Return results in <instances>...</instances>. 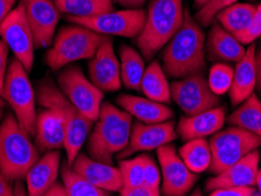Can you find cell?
<instances>
[{"mask_svg": "<svg viewBox=\"0 0 261 196\" xmlns=\"http://www.w3.org/2000/svg\"><path fill=\"white\" fill-rule=\"evenodd\" d=\"M15 2L17 0H0V25L11 13V11L14 9Z\"/></svg>", "mask_w": 261, "mask_h": 196, "instance_id": "60d3db41", "label": "cell"}, {"mask_svg": "<svg viewBox=\"0 0 261 196\" xmlns=\"http://www.w3.org/2000/svg\"><path fill=\"white\" fill-rule=\"evenodd\" d=\"M36 97L44 108L55 110L63 119L66 128L64 144L66 152V164L71 167L76 156L80 154L93 121L80 113L61 93L59 87L49 80H45L39 85Z\"/></svg>", "mask_w": 261, "mask_h": 196, "instance_id": "277c9868", "label": "cell"}, {"mask_svg": "<svg viewBox=\"0 0 261 196\" xmlns=\"http://www.w3.org/2000/svg\"><path fill=\"white\" fill-rule=\"evenodd\" d=\"M2 118H3V108H0V121H2Z\"/></svg>", "mask_w": 261, "mask_h": 196, "instance_id": "f907efd6", "label": "cell"}, {"mask_svg": "<svg viewBox=\"0 0 261 196\" xmlns=\"http://www.w3.org/2000/svg\"><path fill=\"white\" fill-rule=\"evenodd\" d=\"M0 37L25 70L32 71L36 44L21 4H18L0 25Z\"/></svg>", "mask_w": 261, "mask_h": 196, "instance_id": "7c38bea8", "label": "cell"}, {"mask_svg": "<svg viewBox=\"0 0 261 196\" xmlns=\"http://www.w3.org/2000/svg\"><path fill=\"white\" fill-rule=\"evenodd\" d=\"M0 196H14V187L11 181L0 172Z\"/></svg>", "mask_w": 261, "mask_h": 196, "instance_id": "ab89813d", "label": "cell"}, {"mask_svg": "<svg viewBox=\"0 0 261 196\" xmlns=\"http://www.w3.org/2000/svg\"><path fill=\"white\" fill-rule=\"evenodd\" d=\"M234 70L227 64L218 63L213 65L208 74V86L214 94L222 95L228 93L233 81Z\"/></svg>", "mask_w": 261, "mask_h": 196, "instance_id": "d6a6232c", "label": "cell"}, {"mask_svg": "<svg viewBox=\"0 0 261 196\" xmlns=\"http://www.w3.org/2000/svg\"><path fill=\"white\" fill-rule=\"evenodd\" d=\"M261 38V4L256 7L248 27L237 37L243 45H252L256 39Z\"/></svg>", "mask_w": 261, "mask_h": 196, "instance_id": "e575fe53", "label": "cell"}, {"mask_svg": "<svg viewBox=\"0 0 261 196\" xmlns=\"http://www.w3.org/2000/svg\"><path fill=\"white\" fill-rule=\"evenodd\" d=\"M161 183V173L154 160L144 154V186L159 189Z\"/></svg>", "mask_w": 261, "mask_h": 196, "instance_id": "d590c367", "label": "cell"}, {"mask_svg": "<svg viewBox=\"0 0 261 196\" xmlns=\"http://www.w3.org/2000/svg\"><path fill=\"white\" fill-rule=\"evenodd\" d=\"M254 187H227L211 191L210 196H253Z\"/></svg>", "mask_w": 261, "mask_h": 196, "instance_id": "8d00e7d4", "label": "cell"}, {"mask_svg": "<svg viewBox=\"0 0 261 196\" xmlns=\"http://www.w3.org/2000/svg\"><path fill=\"white\" fill-rule=\"evenodd\" d=\"M255 70H256V87L261 92V48L255 52Z\"/></svg>", "mask_w": 261, "mask_h": 196, "instance_id": "ee69618b", "label": "cell"}, {"mask_svg": "<svg viewBox=\"0 0 261 196\" xmlns=\"http://www.w3.org/2000/svg\"><path fill=\"white\" fill-rule=\"evenodd\" d=\"M119 196H160V190L153 189V188L146 187L143 184V186L133 188V189L121 191Z\"/></svg>", "mask_w": 261, "mask_h": 196, "instance_id": "f35d334b", "label": "cell"}, {"mask_svg": "<svg viewBox=\"0 0 261 196\" xmlns=\"http://www.w3.org/2000/svg\"><path fill=\"white\" fill-rule=\"evenodd\" d=\"M45 196H67V194H66V190H65L64 184L56 182L47 190V193L45 194Z\"/></svg>", "mask_w": 261, "mask_h": 196, "instance_id": "7bdbcfd3", "label": "cell"}, {"mask_svg": "<svg viewBox=\"0 0 261 196\" xmlns=\"http://www.w3.org/2000/svg\"><path fill=\"white\" fill-rule=\"evenodd\" d=\"M72 24L84 26L106 37L119 36L126 38L138 37L144 27L146 12L144 10L110 11L90 18H71Z\"/></svg>", "mask_w": 261, "mask_h": 196, "instance_id": "30bf717a", "label": "cell"}, {"mask_svg": "<svg viewBox=\"0 0 261 196\" xmlns=\"http://www.w3.org/2000/svg\"><path fill=\"white\" fill-rule=\"evenodd\" d=\"M3 98L11 106L19 125L28 135L30 137L36 135L37 97L29 78V72L15 58L11 60L7 67Z\"/></svg>", "mask_w": 261, "mask_h": 196, "instance_id": "52a82bcc", "label": "cell"}, {"mask_svg": "<svg viewBox=\"0 0 261 196\" xmlns=\"http://www.w3.org/2000/svg\"><path fill=\"white\" fill-rule=\"evenodd\" d=\"M61 178L67 196H110V191L93 186L72 171L70 166L61 169Z\"/></svg>", "mask_w": 261, "mask_h": 196, "instance_id": "4dcf8cb0", "label": "cell"}, {"mask_svg": "<svg viewBox=\"0 0 261 196\" xmlns=\"http://www.w3.org/2000/svg\"><path fill=\"white\" fill-rule=\"evenodd\" d=\"M163 179L164 196H186L198 180V174L190 171L173 145L156 149Z\"/></svg>", "mask_w": 261, "mask_h": 196, "instance_id": "4fadbf2b", "label": "cell"}, {"mask_svg": "<svg viewBox=\"0 0 261 196\" xmlns=\"http://www.w3.org/2000/svg\"><path fill=\"white\" fill-rule=\"evenodd\" d=\"M90 80L101 92L120 90V63L113 48V40L106 37L88 64Z\"/></svg>", "mask_w": 261, "mask_h": 196, "instance_id": "2e32d148", "label": "cell"}, {"mask_svg": "<svg viewBox=\"0 0 261 196\" xmlns=\"http://www.w3.org/2000/svg\"><path fill=\"white\" fill-rule=\"evenodd\" d=\"M140 91L145 94L146 98L153 101L164 103V105L171 102V85L168 83L166 73L164 72L158 61H153L148 67H146L143 80H141Z\"/></svg>", "mask_w": 261, "mask_h": 196, "instance_id": "d4e9b609", "label": "cell"}, {"mask_svg": "<svg viewBox=\"0 0 261 196\" xmlns=\"http://www.w3.org/2000/svg\"><path fill=\"white\" fill-rule=\"evenodd\" d=\"M206 42L200 25L185 11L178 32L163 53V70L173 79L203 74L206 68Z\"/></svg>", "mask_w": 261, "mask_h": 196, "instance_id": "6da1fadb", "label": "cell"}, {"mask_svg": "<svg viewBox=\"0 0 261 196\" xmlns=\"http://www.w3.org/2000/svg\"><path fill=\"white\" fill-rule=\"evenodd\" d=\"M118 105L130 117L144 124H160L173 118V110L164 103L136 95L122 94L117 99Z\"/></svg>", "mask_w": 261, "mask_h": 196, "instance_id": "603a6c76", "label": "cell"}, {"mask_svg": "<svg viewBox=\"0 0 261 196\" xmlns=\"http://www.w3.org/2000/svg\"><path fill=\"white\" fill-rule=\"evenodd\" d=\"M19 4L24 6L36 47H49L55 40L61 14L56 4L53 0H20Z\"/></svg>", "mask_w": 261, "mask_h": 196, "instance_id": "5bb4252c", "label": "cell"}, {"mask_svg": "<svg viewBox=\"0 0 261 196\" xmlns=\"http://www.w3.org/2000/svg\"><path fill=\"white\" fill-rule=\"evenodd\" d=\"M71 168L84 180L100 189L110 193L112 191L120 193L122 189L120 172L112 164L93 160L85 154H79Z\"/></svg>", "mask_w": 261, "mask_h": 196, "instance_id": "ac0fdd59", "label": "cell"}, {"mask_svg": "<svg viewBox=\"0 0 261 196\" xmlns=\"http://www.w3.org/2000/svg\"><path fill=\"white\" fill-rule=\"evenodd\" d=\"M118 169L121 175V191L133 189L144 184V154L133 159L119 160Z\"/></svg>", "mask_w": 261, "mask_h": 196, "instance_id": "1f68e13d", "label": "cell"}, {"mask_svg": "<svg viewBox=\"0 0 261 196\" xmlns=\"http://www.w3.org/2000/svg\"><path fill=\"white\" fill-rule=\"evenodd\" d=\"M106 36L80 25L61 27L51 47L46 52L45 63L52 71H59L78 60L91 59Z\"/></svg>", "mask_w": 261, "mask_h": 196, "instance_id": "8992f818", "label": "cell"}, {"mask_svg": "<svg viewBox=\"0 0 261 196\" xmlns=\"http://www.w3.org/2000/svg\"><path fill=\"white\" fill-rule=\"evenodd\" d=\"M259 162L260 152L255 149L220 174L207 180L205 184L206 190L211 193L219 188L254 187L256 173L259 171Z\"/></svg>", "mask_w": 261, "mask_h": 196, "instance_id": "e0dca14e", "label": "cell"}, {"mask_svg": "<svg viewBox=\"0 0 261 196\" xmlns=\"http://www.w3.org/2000/svg\"><path fill=\"white\" fill-rule=\"evenodd\" d=\"M58 86L80 113L95 122L100 113L103 92L84 75L78 66H68L58 75Z\"/></svg>", "mask_w": 261, "mask_h": 196, "instance_id": "9c48e42d", "label": "cell"}, {"mask_svg": "<svg viewBox=\"0 0 261 196\" xmlns=\"http://www.w3.org/2000/svg\"><path fill=\"white\" fill-rule=\"evenodd\" d=\"M237 2L238 0H208L205 6L198 10L197 14H195V20L198 21L199 25L205 26V27L210 26L219 12H221L226 7L233 5Z\"/></svg>", "mask_w": 261, "mask_h": 196, "instance_id": "836d02e7", "label": "cell"}, {"mask_svg": "<svg viewBox=\"0 0 261 196\" xmlns=\"http://www.w3.org/2000/svg\"><path fill=\"white\" fill-rule=\"evenodd\" d=\"M228 124L261 137V102L253 93L228 117Z\"/></svg>", "mask_w": 261, "mask_h": 196, "instance_id": "4316f807", "label": "cell"}, {"mask_svg": "<svg viewBox=\"0 0 261 196\" xmlns=\"http://www.w3.org/2000/svg\"><path fill=\"white\" fill-rule=\"evenodd\" d=\"M206 48L211 59L224 64L239 63L246 53L244 45L219 22H214L211 27Z\"/></svg>", "mask_w": 261, "mask_h": 196, "instance_id": "7402d4cb", "label": "cell"}, {"mask_svg": "<svg viewBox=\"0 0 261 196\" xmlns=\"http://www.w3.org/2000/svg\"><path fill=\"white\" fill-rule=\"evenodd\" d=\"M171 97L186 117L217 108L220 105V99L211 90L203 74L190 75L172 82Z\"/></svg>", "mask_w": 261, "mask_h": 196, "instance_id": "8fae6325", "label": "cell"}, {"mask_svg": "<svg viewBox=\"0 0 261 196\" xmlns=\"http://www.w3.org/2000/svg\"><path fill=\"white\" fill-rule=\"evenodd\" d=\"M256 7L246 3H236L217 14L218 22L227 32L238 37L248 27Z\"/></svg>", "mask_w": 261, "mask_h": 196, "instance_id": "83f0119b", "label": "cell"}, {"mask_svg": "<svg viewBox=\"0 0 261 196\" xmlns=\"http://www.w3.org/2000/svg\"><path fill=\"white\" fill-rule=\"evenodd\" d=\"M119 5L126 7L127 10H138L140 9L147 0H114Z\"/></svg>", "mask_w": 261, "mask_h": 196, "instance_id": "b9f144b4", "label": "cell"}, {"mask_svg": "<svg viewBox=\"0 0 261 196\" xmlns=\"http://www.w3.org/2000/svg\"><path fill=\"white\" fill-rule=\"evenodd\" d=\"M207 2H208V0H193L195 9H198V10H200L201 7L205 6Z\"/></svg>", "mask_w": 261, "mask_h": 196, "instance_id": "7dc6e473", "label": "cell"}, {"mask_svg": "<svg viewBox=\"0 0 261 196\" xmlns=\"http://www.w3.org/2000/svg\"><path fill=\"white\" fill-rule=\"evenodd\" d=\"M36 142L41 152L58 151L64 147L66 128L63 119L52 109L46 108L37 117Z\"/></svg>", "mask_w": 261, "mask_h": 196, "instance_id": "cb8c5ba5", "label": "cell"}, {"mask_svg": "<svg viewBox=\"0 0 261 196\" xmlns=\"http://www.w3.org/2000/svg\"><path fill=\"white\" fill-rule=\"evenodd\" d=\"M182 0H153L137 45L145 59H152L178 32L184 21Z\"/></svg>", "mask_w": 261, "mask_h": 196, "instance_id": "3957f363", "label": "cell"}, {"mask_svg": "<svg viewBox=\"0 0 261 196\" xmlns=\"http://www.w3.org/2000/svg\"><path fill=\"white\" fill-rule=\"evenodd\" d=\"M120 57V79L121 83L128 90L140 91L141 80L146 71L141 54L130 46L124 45L119 49Z\"/></svg>", "mask_w": 261, "mask_h": 196, "instance_id": "484cf974", "label": "cell"}, {"mask_svg": "<svg viewBox=\"0 0 261 196\" xmlns=\"http://www.w3.org/2000/svg\"><path fill=\"white\" fill-rule=\"evenodd\" d=\"M226 121V109L224 107L206 110V112L184 117L180 119L176 132L184 141L194 139H206L221 130Z\"/></svg>", "mask_w": 261, "mask_h": 196, "instance_id": "d6986e66", "label": "cell"}, {"mask_svg": "<svg viewBox=\"0 0 261 196\" xmlns=\"http://www.w3.org/2000/svg\"><path fill=\"white\" fill-rule=\"evenodd\" d=\"M60 166V152H46L37 161L26 175L28 196H45L47 190L57 182Z\"/></svg>", "mask_w": 261, "mask_h": 196, "instance_id": "ffe728a7", "label": "cell"}, {"mask_svg": "<svg viewBox=\"0 0 261 196\" xmlns=\"http://www.w3.org/2000/svg\"><path fill=\"white\" fill-rule=\"evenodd\" d=\"M255 52V45H249L243 59L236 65L232 86L228 92L232 106L240 105L254 93L256 87Z\"/></svg>", "mask_w": 261, "mask_h": 196, "instance_id": "44dd1931", "label": "cell"}, {"mask_svg": "<svg viewBox=\"0 0 261 196\" xmlns=\"http://www.w3.org/2000/svg\"><path fill=\"white\" fill-rule=\"evenodd\" d=\"M14 196H28V194L25 193V188L20 181L14 184Z\"/></svg>", "mask_w": 261, "mask_h": 196, "instance_id": "f6af8a7d", "label": "cell"}, {"mask_svg": "<svg viewBox=\"0 0 261 196\" xmlns=\"http://www.w3.org/2000/svg\"><path fill=\"white\" fill-rule=\"evenodd\" d=\"M60 13L71 18H90L113 11L112 0H53Z\"/></svg>", "mask_w": 261, "mask_h": 196, "instance_id": "f546056e", "label": "cell"}, {"mask_svg": "<svg viewBox=\"0 0 261 196\" xmlns=\"http://www.w3.org/2000/svg\"><path fill=\"white\" fill-rule=\"evenodd\" d=\"M179 155L187 168L195 174L206 172L212 162V151L206 139H194L186 141L179 149Z\"/></svg>", "mask_w": 261, "mask_h": 196, "instance_id": "f1b7e54d", "label": "cell"}, {"mask_svg": "<svg viewBox=\"0 0 261 196\" xmlns=\"http://www.w3.org/2000/svg\"><path fill=\"white\" fill-rule=\"evenodd\" d=\"M9 67V47L3 40H0V97H4V82ZM4 99V98H3Z\"/></svg>", "mask_w": 261, "mask_h": 196, "instance_id": "74e56055", "label": "cell"}, {"mask_svg": "<svg viewBox=\"0 0 261 196\" xmlns=\"http://www.w3.org/2000/svg\"><path fill=\"white\" fill-rule=\"evenodd\" d=\"M190 196H203L202 195V193H201V190H200V188H197V189H195L193 193H192Z\"/></svg>", "mask_w": 261, "mask_h": 196, "instance_id": "c3c4849f", "label": "cell"}, {"mask_svg": "<svg viewBox=\"0 0 261 196\" xmlns=\"http://www.w3.org/2000/svg\"><path fill=\"white\" fill-rule=\"evenodd\" d=\"M38 160V151L28 133L14 115L7 114L0 125V172L10 181H20Z\"/></svg>", "mask_w": 261, "mask_h": 196, "instance_id": "5b68a950", "label": "cell"}, {"mask_svg": "<svg viewBox=\"0 0 261 196\" xmlns=\"http://www.w3.org/2000/svg\"><path fill=\"white\" fill-rule=\"evenodd\" d=\"M208 144L212 151L210 171L217 175L233 166L248 153L261 147V137L238 127H229L213 134Z\"/></svg>", "mask_w": 261, "mask_h": 196, "instance_id": "ba28073f", "label": "cell"}, {"mask_svg": "<svg viewBox=\"0 0 261 196\" xmlns=\"http://www.w3.org/2000/svg\"><path fill=\"white\" fill-rule=\"evenodd\" d=\"M132 117L110 102H102L100 113L88 139V154L93 160L112 163L113 155L127 147Z\"/></svg>", "mask_w": 261, "mask_h": 196, "instance_id": "7a4b0ae2", "label": "cell"}, {"mask_svg": "<svg viewBox=\"0 0 261 196\" xmlns=\"http://www.w3.org/2000/svg\"><path fill=\"white\" fill-rule=\"evenodd\" d=\"M255 186L258 187L259 195L261 196V169H259L258 173H256V178H255Z\"/></svg>", "mask_w": 261, "mask_h": 196, "instance_id": "bcb514c9", "label": "cell"}, {"mask_svg": "<svg viewBox=\"0 0 261 196\" xmlns=\"http://www.w3.org/2000/svg\"><path fill=\"white\" fill-rule=\"evenodd\" d=\"M253 196H260V195H259V194H254Z\"/></svg>", "mask_w": 261, "mask_h": 196, "instance_id": "816d5d0a", "label": "cell"}, {"mask_svg": "<svg viewBox=\"0 0 261 196\" xmlns=\"http://www.w3.org/2000/svg\"><path fill=\"white\" fill-rule=\"evenodd\" d=\"M4 106H5V102H4V99L0 97V108H4Z\"/></svg>", "mask_w": 261, "mask_h": 196, "instance_id": "681fc988", "label": "cell"}, {"mask_svg": "<svg viewBox=\"0 0 261 196\" xmlns=\"http://www.w3.org/2000/svg\"><path fill=\"white\" fill-rule=\"evenodd\" d=\"M178 137L173 121H165L160 124H144L136 122L130 130L129 142L124 151L118 154V159H125L140 152L158 149L171 144Z\"/></svg>", "mask_w": 261, "mask_h": 196, "instance_id": "9a60e30c", "label": "cell"}]
</instances>
